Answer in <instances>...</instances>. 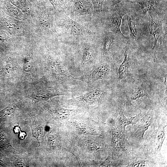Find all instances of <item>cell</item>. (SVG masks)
Listing matches in <instances>:
<instances>
[{"instance_id":"obj_18","label":"cell","mask_w":167,"mask_h":167,"mask_svg":"<svg viewBox=\"0 0 167 167\" xmlns=\"http://www.w3.org/2000/svg\"><path fill=\"white\" fill-rule=\"evenodd\" d=\"M87 144L89 148L92 151H96L101 148L100 145L94 141H88Z\"/></svg>"},{"instance_id":"obj_2","label":"cell","mask_w":167,"mask_h":167,"mask_svg":"<svg viewBox=\"0 0 167 167\" xmlns=\"http://www.w3.org/2000/svg\"><path fill=\"white\" fill-rule=\"evenodd\" d=\"M127 14L131 38L135 41L141 39L146 31L140 17L135 12L128 11Z\"/></svg>"},{"instance_id":"obj_13","label":"cell","mask_w":167,"mask_h":167,"mask_svg":"<svg viewBox=\"0 0 167 167\" xmlns=\"http://www.w3.org/2000/svg\"><path fill=\"white\" fill-rule=\"evenodd\" d=\"M141 115V113L135 116L132 117L130 118H126L123 114L122 121L121 122V126L122 129L125 130V127L127 125L131 124H134L136 123V121Z\"/></svg>"},{"instance_id":"obj_1","label":"cell","mask_w":167,"mask_h":167,"mask_svg":"<svg viewBox=\"0 0 167 167\" xmlns=\"http://www.w3.org/2000/svg\"><path fill=\"white\" fill-rule=\"evenodd\" d=\"M62 25L66 34L70 36L84 38L90 36L92 34L91 31L66 15L63 18Z\"/></svg>"},{"instance_id":"obj_22","label":"cell","mask_w":167,"mask_h":167,"mask_svg":"<svg viewBox=\"0 0 167 167\" xmlns=\"http://www.w3.org/2000/svg\"><path fill=\"white\" fill-rule=\"evenodd\" d=\"M26 136V133L24 132H21L19 134V137L21 139H24Z\"/></svg>"},{"instance_id":"obj_21","label":"cell","mask_w":167,"mask_h":167,"mask_svg":"<svg viewBox=\"0 0 167 167\" xmlns=\"http://www.w3.org/2000/svg\"><path fill=\"white\" fill-rule=\"evenodd\" d=\"M54 6H56L60 4H62L63 2L65 3L66 0H50Z\"/></svg>"},{"instance_id":"obj_19","label":"cell","mask_w":167,"mask_h":167,"mask_svg":"<svg viewBox=\"0 0 167 167\" xmlns=\"http://www.w3.org/2000/svg\"><path fill=\"white\" fill-rule=\"evenodd\" d=\"M146 161H135L133 162L129 166L131 167H143L145 166V162Z\"/></svg>"},{"instance_id":"obj_17","label":"cell","mask_w":167,"mask_h":167,"mask_svg":"<svg viewBox=\"0 0 167 167\" xmlns=\"http://www.w3.org/2000/svg\"><path fill=\"white\" fill-rule=\"evenodd\" d=\"M31 127L33 136L39 141L42 135V129L41 128L38 126H32Z\"/></svg>"},{"instance_id":"obj_23","label":"cell","mask_w":167,"mask_h":167,"mask_svg":"<svg viewBox=\"0 0 167 167\" xmlns=\"http://www.w3.org/2000/svg\"><path fill=\"white\" fill-rule=\"evenodd\" d=\"M157 0V1H158V0Z\"/></svg>"},{"instance_id":"obj_4","label":"cell","mask_w":167,"mask_h":167,"mask_svg":"<svg viewBox=\"0 0 167 167\" xmlns=\"http://www.w3.org/2000/svg\"><path fill=\"white\" fill-rule=\"evenodd\" d=\"M148 13L151 19L150 33L153 36L154 44L152 50L154 59H156V54L158 50L159 38L163 33L162 21L156 12L152 11Z\"/></svg>"},{"instance_id":"obj_5","label":"cell","mask_w":167,"mask_h":167,"mask_svg":"<svg viewBox=\"0 0 167 167\" xmlns=\"http://www.w3.org/2000/svg\"><path fill=\"white\" fill-rule=\"evenodd\" d=\"M128 11L118 9L115 10L106 19L107 27L110 31L114 32L122 36L125 37L122 32L120 27L123 16Z\"/></svg>"},{"instance_id":"obj_16","label":"cell","mask_w":167,"mask_h":167,"mask_svg":"<svg viewBox=\"0 0 167 167\" xmlns=\"http://www.w3.org/2000/svg\"><path fill=\"white\" fill-rule=\"evenodd\" d=\"M145 95L146 94L143 90L141 88L137 87L133 90L132 98L133 100H136Z\"/></svg>"},{"instance_id":"obj_14","label":"cell","mask_w":167,"mask_h":167,"mask_svg":"<svg viewBox=\"0 0 167 167\" xmlns=\"http://www.w3.org/2000/svg\"><path fill=\"white\" fill-rule=\"evenodd\" d=\"M164 128V127H162L159 125L157 136L158 144L157 146L158 149H161L163 142L165 138Z\"/></svg>"},{"instance_id":"obj_10","label":"cell","mask_w":167,"mask_h":167,"mask_svg":"<svg viewBox=\"0 0 167 167\" xmlns=\"http://www.w3.org/2000/svg\"><path fill=\"white\" fill-rule=\"evenodd\" d=\"M128 57L127 49L126 48L125 51L124 59L120 65L118 70L119 78L120 79L123 78L126 75L128 69Z\"/></svg>"},{"instance_id":"obj_9","label":"cell","mask_w":167,"mask_h":167,"mask_svg":"<svg viewBox=\"0 0 167 167\" xmlns=\"http://www.w3.org/2000/svg\"><path fill=\"white\" fill-rule=\"evenodd\" d=\"M112 143L113 147L117 149L122 148V136L118 130L114 129H112Z\"/></svg>"},{"instance_id":"obj_7","label":"cell","mask_w":167,"mask_h":167,"mask_svg":"<svg viewBox=\"0 0 167 167\" xmlns=\"http://www.w3.org/2000/svg\"><path fill=\"white\" fill-rule=\"evenodd\" d=\"M109 71V67L106 65H102L96 66L91 71L89 78L93 81L104 78Z\"/></svg>"},{"instance_id":"obj_11","label":"cell","mask_w":167,"mask_h":167,"mask_svg":"<svg viewBox=\"0 0 167 167\" xmlns=\"http://www.w3.org/2000/svg\"><path fill=\"white\" fill-rule=\"evenodd\" d=\"M93 57V51L92 48L88 46L84 47L82 51V61L83 63L90 62Z\"/></svg>"},{"instance_id":"obj_3","label":"cell","mask_w":167,"mask_h":167,"mask_svg":"<svg viewBox=\"0 0 167 167\" xmlns=\"http://www.w3.org/2000/svg\"><path fill=\"white\" fill-rule=\"evenodd\" d=\"M65 3L66 6L79 16H91L94 12L91 0H66Z\"/></svg>"},{"instance_id":"obj_8","label":"cell","mask_w":167,"mask_h":167,"mask_svg":"<svg viewBox=\"0 0 167 167\" xmlns=\"http://www.w3.org/2000/svg\"><path fill=\"white\" fill-rule=\"evenodd\" d=\"M157 1L156 0H135L134 2L140 5L143 13L145 15L148 11H155L158 14L157 9Z\"/></svg>"},{"instance_id":"obj_6","label":"cell","mask_w":167,"mask_h":167,"mask_svg":"<svg viewBox=\"0 0 167 167\" xmlns=\"http://www.w3.org/2000/svg\"><path fill=\"white\" fill-rule=\"evenodd\" d=\"M104 92L101 87H97L81 95L76 98L80 102L85 105H91L98 100Z\"/></svg>"},{"instance_id":"obj_15","label":"cell","mask_w":167,"mask_h":167,"mask_svg":"<svg viewBox=\"0 0 167 167\" xmlns=\"http://www.w3.org/2000/svg\"><path fill=\"white\" fill-rule=\"evenodd\" d=\"M93 7L94 12L100 13L102 11L103 6L105 0H91Z\"/></svg>"},{"instance_id":"obj_12","label":"cell","mask_w":167,"mask_h":167,"mask_svg":"<svg viewBox=\"0 0 167 167\" xmlns=\"http://www.w3.org/2000/svg\"><path fill=\"white\" fill-rule=\"evenodd\" d=\"M152 120V115L150 113H148L145 116L141 126L140 131L142 137H143L145 131L148 130L149 126L151 125Z\"/></svg>"},{"instance_id":"obj_20","label":"cell","mask_w":167,"mask_h":167,"mask_svg":"<svg viewBox=\"0 0 167 167\" xmlns=\"http://www.w3.org/2000/svg\"><path fill=\"white\" fill-rule=\"evenodd\" d=\"M135 0H113L112 2L111 6H114L124 1H128L133 2Z\"/></svg>"}]
</instances>
